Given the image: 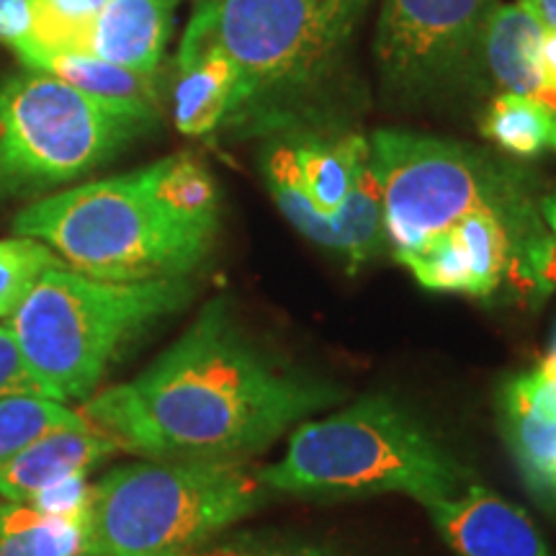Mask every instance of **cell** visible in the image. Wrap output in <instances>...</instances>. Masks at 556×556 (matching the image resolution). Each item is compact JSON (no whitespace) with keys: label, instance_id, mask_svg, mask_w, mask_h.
<instances>
[{"label":"cell","instance_id":"603a6c76","mask_svg":"<svg viewBox=\"0 0 556 556\" xmlns=\"http://www.w3.org/2000/svg\"><path fill=\"white\" fill-rule=\"evenodd\" d=\"M58 266L65 263L41 240L24 235L0 240V319H9L29 296L41 274Z\"/></svg>","mask_w":556,"mask_h":556},{"label":"cell","instance_id":"484cf974","mask_svg":"<svg viewBox=\"0 0 556 556\" xmlns=\"http://www.w3.org/2000/svg\"><path fill=\"white\" fill-rule=\"evenodd\" d=\"M31 31V0H0V41L18 45Z\"/></svg>","mask_w":556,"mask_h":556},{"label":"cell","instance_id":"8fae6325","mask_svg":"<svg viewBox=\"0 0 556 556\" xmlns=\"http://www.w3.org/2000/svg\"><path fill=\"white\" fill-rule=\"evenodd\" d=\"M497 422L526 490L556 510V330L536 364L503 379Z\"/></svg>","mask_w":556,"mask_h":556},{"label":"cell","instance_id":"cb8c5ba5","mask_svg":"<svg viewBox=\"0 0 556 556\" xmlns=\"http://www.w3.org/2000/svg\"><path fill=\"white\" fill-rule=\"evenodd\" d=\"M193 556H343L332 548L294 536H250L212 541Z\"/></svg>","mask_w":556,"mask_h":556},{"label":"cell","instance_id":"6da1fadb","mask_svg":"<svg viewBox=\"0 0 556 556\" xmlns=\"http://www.w3.org/2000/svg\"><path fill=\"white\" fill-rule=\"evenodd\" d=\"M343 400L330 381L261 353L219 296L139 377L96 392L80 415L119 451L155 462H232Z\"/></svg>","mask_w":556,"mask_h":556},{"label":"cell","instance_id":"d4e9b609","mask_svg":"<svg viewBox=\"0 0 556 556\" xmlns=\"http://www.w3.org/2000/svg\"><path fill=\"white\" fill-rule=\"evenodd\" d=\"M9 397H52L50 387L34 371L21 351L11 325H0V400ZM60 402V400H58Z\"/></svg>","mask_w":556,"mask_h":556},{"label":"cell","instance_id":"d6986e66","mask_svg":"<svg viewBox=\"0 0 556 556\" xmlns=\"http://www.w3.org/2000/svg\"><path fill=\"white\" fill-rule=\"evenodd\" d=\"M88 516L54 518L34 510L31 505L5 503L0 556H83Z\"/></svg>","mask_w":556,"mask_h":556},{"label":"cell","instance_id":"44dd1931","mask_svg":"<svg viewBox=\"0 0 556 556\" xmlns=\"http://www.w3.org/2000/svg\"><path fill=\"white\" fill-rule=\"evenodd\" d=\"M106 3L109 0H31V31L18 45L50 52H90L96 21Z\"/></svg>","mask_w":556,"mask_h":556},{"label":"cell","instance_id":"9c48e42d","mask_svg":"<svg viewBox=\"0 0 556 556\" xmlns=\"http://www.w3.org/2000/svg\"><path fill=\"white\" fill-rule=\"evenodd\" d=\"M368 5L371 0H199L193 18L261 93L323 73Z\"/></svg>","mask_w":556,"mask_h":556},{"label":"cell","instance_id":"8992f818","mask_svg":"<svg viewBox=\"0 0 556 556\" xmlns=\"http://www.w3.org/2000/svg\"><path fill=\"white\" fill-rule=\"evenodd\" d=\"M157 114L109 106L47 73L0 88V193L29 197L101 168Z\"/></svg>","mask_w":556,"mask_h":556},{"label":"cell","instance_id":"5b68a950","mask_svg":"<svg viewBox=\"0 0 556 556\" xmlns=\"http://www.w3.org/2000/svg\"><path fill=\"white\" fill-rule=\"evenodd\" d=\"M13 232L41 240L83 276L116 283L189 278L217 238L168 217L137 170L41 199L16 214Z\"/></svg>","mask_w":556,"mask_h":556},{"label":"cell","instance_id":"52a82bcc","mask_svg":"<svg viewBox=\"0 0 556 556\" xmlns=\"http://www.w3.org/2000/svg\"><path fill=\"white\" fill-rule=\"evenodd\" d=\"M263 178L289 225L353 268L389 248L371 148L361 135L270 142Z\"/></svg>","mask_w":556,"mask_h":556},{"label":"cell","instance_id":"4316f807","mask_svg":"<svg viewBox=\"0 0 556 556\" xmlns=\"http://www.w3.org/2000/svg\"><path fill=\"white\" fill-rule=\"evenodd\" d=\"M541 70L548 86L556 90V29H546L541 39Z\"/></svg>","mask_w":556,"mask_h":556},{"label":"cell","instance_id":"4fadbf2b","mask_svg":"<svg viewBox=\"0 0 556 556\" xmlns=\"http://www.w3.org/2000/svg\"><path fill=\"white\" fill-rule=\"evenodd\" d=\"M253 88L225 52L208 39L204 26L191 16L178 50V78L173 88V122L189 137L214 131L242 103Z\"/></svg>","mask_w":556,"mask_h":556},{"label":"cell","instance_id":"ba28073f","mask_svg":"<svg viewBox=\"0 0 556 556\" xmlns=\"http://www.w3.org/2000/svg\"><path fill=\"white\" fill-rule=\"evenodd\" d=\"M368 148L387 242L400 263L482 208H531L516 186L462 144L381 129Z\"/></svg>","mask_w":556,"mask_h":556},{"label":"cell","instance_id":"e0dca14e","mask_svg":"<svg viewBox=\"0 0 556 556\" xmlns=\"http://www.w3.org/2000/svg\"><path fill=\"white\" fill-rule=\"evenodd\" d=\"M13 52L29 70L52 75L90 99L109 103V106L157 114V78H150V75L131 73L127 67L96 58L93 52H50L31 45H16Z\"/></svg>","mask_w":556,"mask_h":556},{"label":"cell","instance_id":"3957f363","mask_svg":"<svg viewBox=\"0 0 556 556\" xmlns=\"http://www.w3.org/2000/svg\"><path fill=\"white\" fill-rule=\"evenodd\" d=\"M270 497L250 458L124 464L90 486L83 556H193Z\"/></svg>","mask_w":556,"mask_h":556},{"label":"cell","instance_id":"30bf717a","mask_svg":"<svg viewBox=\"0 0 556 556\" xmlns=\"http://www.w3.org/2000/svg\"><path fill=\"white\" fill-rule=\"evenodd\" d=\"M490 0H384L377 54L394 83H420L456 65L484 26Z\"/></svg>","mask_w":556,"mask_h":556},{"label":"cell","instance_id":"5bb4252c","mask_svg":"<svg viewBox=\"0 0 556 556\" xmlns=\"http://www.w3.org/2000/svg\"><path fill=\"white\" fill-rule=\"evenodd\" d=\"M116 451L119 446L90 422L78 428L52 430L0 469V500L13 505H29L41 492L52 490L67 479L88 477Z\"/></svg>","mask_w":556,"mask_h":556},{"label":"cell","instance_id":"f1b7e54d","mask_svg":"<svg viewBox=\"0 0 556 556\" xmlns=\"http://www.w3.org/2000/svg\"><path fill=\"white\" fill-rule=\"evenodd\" d=\"M541 214H544L548 232H552V238L556 242V191L552 193V197L544 199V204H541Z\"/></svg>","mask_w":556,"mask_h":556},{"label":"cell","instance_id":"7402d4cb","mask_svg":"<svg viewBox=\"0 0 556 556\" xmlns=\"http://www.w3.org/2000/svg\"><path fill=\"white\" fill-rule=\"evenodd\" d=\"M86 417L50 397L0 400V469L47 433L86 426Z\"/></svg>","mask_w":556,"mask_h":556},{"label":"cell","instance_id":"2e32d148","mask_svg":"<svg viewBox=\"0 0 556 556\" xmlns=\"http://www.w3.org/2000/svg\"><path fill=\"white\" fill-rule=\"evenodd\" d=\"M180 0H109L96 21V58L157 78Z\"/></svg>","mask_w":556,"mask_h":556},{"label":"cell","instance_id":"4dcf8cb0","mask_svg":"<svg viewBox=\"0 0 556 556\" xmlns=\"http://www.w3.org/2000/svg\"><path fill=\"white\" fill-rule=\"evenodd\" d=\"M3 507H5V503H3V500H0V523H3Z\"/></svg>","mask_w":556,"mask_h":556},{"label":"cell","instance_id":"7a4b0ae2","mask_svg":"<svg viewBox=\"0 0 556 556\" xmlns=\"http://www.w3.org/2000/svg\"><path fill=\"white\" fill-rule=\"evenodd\" d=\"M261 479L270 495H402L417 505L451 497L477 482L409 409L387 394L299 422L281 458L261 467Z\"/></svg>","mask_w":556,"mask_h":556},{"label":"cell","instance_id":"9a60e30c","mask_svg":"<svg viewBox=\"0 0 556 556\" xmlns=\"http://www.w3.org/2000/svg\"><path fill=\"white\" fill-rule=\"evenodd\" d=\"M546 26L526 3L497 5L482 26L484 60L505 93L528 96L556 111V90L541 70V39Z\"/></svg>","mask_w":556,"mask_h":556},{"label":"cell","instance_id":"f546056e","mask_svg":"<svg viewBox=\"0 0 556 556\" xmlns=\"http://www.w3.org/2000/svg\"><path fill=\"white\" fill-rule=\"evenodd\" d=\"M552 148L556 150V111H554V139H552Z\"/></svg>","mask_w":556,"mask_h":556},{"label":"cell","instance_id":"277c9868","mask_svg":"<svg viewBox=\"0 0 556 556\" xmlns=\"http://www.w3.org/2000/svg\"><path fill=\"white\" fill-rule=\"evenodd\" d=\"M189 278L116 283L58 266L9 317L21 351L60 402H86L135 340L189 304Z\"/></svg>","mask_w":556,"mask_h":556},{"label":"cell","instance_id":"ac0fdd59","mask_svg":"<svg viewBox=\"0 0 556 556\" xmlns=\"http://www.w3.org/2000/svg\"><path fill=\"white\" fill-rule=\"evenodd\" d=\"M144 191L180 225L217 235L219 193L212 173L189 152L163 157L148 168L137 170Z\"/></svg>","mask_w":556,"mask_h":556},{"label":"cell","instance_id":"ffe728a7","mask_svg":"<svg viewBox=\"0 0 556 556\" xmlns=\"http://www.w3.org/2000/svg\"><path fill=\"white\" fill-rule=\"evenodd\" d=\"M482 135L516 157H536L554 139V109L528 96L503 93L482 119Z\"/></svg>","mask_w":556,"mask_h":556},{"label":"cell","instance_id":"83f0119b","mask_svg":"<svg viewBox=\"0 0 556 556\" xmlns=\"http://www.w3.org/2000/svg\"><path fill=\"white\" fill-rule=\"evenodd\" d=\"M520 3H526L528 9L536 13L546 29H556V0H520Z\"/></svg>","mask_w":556,"mask_h":556},{"label":"cell","instance_id":"7c38bea8","mask_svg":"<svg viewBox=\"0 0 556 556\" xmlns=\"http://www.w3.org/2000/svg\"><path fill=\"white\" fill-rule=\"evenodd\" d=\"M422 510L456 556H556L536 523L479 479L456 495L430 500Z\"/></svg>","mask_w":556,"mask_h":556}]
</instances>
